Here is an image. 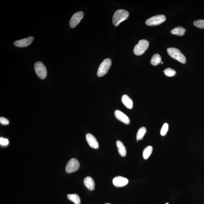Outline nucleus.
<instances>
[{
  "instance_id": "obj_7",
  "label": "nucleus",
  "mask_w": 204,
  "mask_h": 204,
  "mask_svg": "<svg viewBox=\"0 0 204 204\" xmlns=\"http://www.w3.org/2000/svg\"><path fill=\"white\" fill-rule=\"evenodd\" d=\"M80 164L77 159L73 158L70 159L67 164L66 170L68 174L73 173L79 169Z\"/></svg>"
},
{
  "instance_id": "obj_5",
  "label": "nucleus",
  "mask_w": 204,
  "mask_h": 204,
  "mask_svg": "<svg viewBox=\"0 0 204 204\" xmlns=\"http://www.w3.org/2000/svg\"><path fill=\"white\" fill-rule=\"evenodd\" d=\"M35 70L37 75L40 79H44L47 77V69L44 64L40 61L35 63Z\"/></svg>"
},
{
  "instance_id": "obj_8",
  "label": "nucleus",
  "mask_w": 204,
  "mask_h": 204,
  "mask_svg": "<svg viewBox=\"0 0 204 204\" xmlns=\"http://www.w3.org/2000/svg\"><path fill=\"white\" fill-rule=\"evenodd\" d=\"M84 17V13L81 11L77 12L72 16L70 21V26L72 28H74L77 26Z\"/></svg>"
},
{
  "instance_id": "obj_3",
  "label": "nucleus",
  "mask_w": 204,
  "mask_h": 204,
  "mask_svg": "<svg viewBox=\"0 0 204 204\" xmlns=\"http://www.w3.org/2000/svg\"><path fill=\"white\" fill-rule=\"evenodd\" d=\"M112 64V61L109 58L105 59L100 65L97 71V75L99 77H103L109 71Z\"/></svg>"
},
{
  "instance_id": "obj_4",
  "label": "nucleus",
  "mask_w": 204,
  "mask_h": 204,
  "mask_svg": "<svg viewBox=\"0 0 204 204\" xmlns=\"http://www.w3.org/2000/svg\"><path fill=\"white\" fill-rule=\"evenodd\" d=\"M149 43L146 40H141L139 41L134 48L133 52L135 55L140 56L143 54L149 47Z\"/></svg>"
},
{
  "instance_id": "obj_24",
  "label": "nucleus",
  "mask_w": 204,
  "mask_h": 204,
  "mask_svg": "<svg viewBox=\"0 0 204 204\" xmlns=\"http://www.w3.org/2000/svg\"><path fill=\"white\" fill-rule=\"evenodd\" d=\"M9 141L8 139L4 138L1 137L0 138V144L1 146H6L8 145Z\"/></svg>"
},
{
  "instance_id": "obj_15",
  "label": "nucleus",
  "mask_w": 204,
  "mask_h": 204,
  "mask_svg": "<svg viewBox=\"0 0 204 204\" xmlns=\"http://www.w3.org/2000/svg\"><path fill=\"white\" fill-rule=\"evenodd\" d=\"M116 144L118 153L122 157L126 156V149L123 143L120 141L118 140L117 141Z\"/></svg>"
},
{
  "instance_id": "obj_6",
  "label": "nucleus",
  "mask_w": 204,
  "mask_h": 204,
  "mask_svg": "<svg viewBox=\"0 0 204 204\" xmlns=\"http://www.w3.org/2000/svg\"><path fill=\"white\" fill-rule=\"evenodd\" d=\"M166 17L163 15H158L152 17L146 20V24L148 26H156L165 21Z\"/></svg>"
},
{
  "instance_id": "obj_11",
  "label": "nucleus",
  "mask_w": 204,
  "mask_h": 204,
  "mask_svg": "<svg viewBox=\"0 0 204 204\" xmlns=\"http://www.w3.org/2000/svg\"><path fill=\"white\" fill-rule=\"evenodd\" d=\"M86 139L89 145L94 149H97L99 148V144L95 137L93 135L88 133L86 135Z\"/></svg>"
},
{
  "instance_id": "obj_14",
  "label": "nucleus",
  "mask_w": 204,
  "mask_h": 204,
  "mask_svg": "<svg viewBox=\"0 0 204 204\" xmlns=\"http://www.w3.org/2000/svg\"><path fill=\"white\" fill-rule=\"evenodd\" d=\"M84 184L85 186L89 190H94L95 187V183L92 178L90 177H87L84 180Z\"/></svg>"
},
{
  "instance_id": "obj_17",
  "label": "nucleus",
  "mask_w": 204,
  "mask_h": 204,
  "mask_svg": "<svg viewBox=\"0 0 204 204\" xmlns=\"http://www.w3.org/2000/svg\"><path fill=\"white\" fill-rule=\"evenodd\" d=\"M68 199L75 204H81V199L77 194H69L67 195Z\"/></svg>"
},
{
  "instance_id": "obj_25",
  "label": "nucleus",
  "mask_w": 204,
  "mask_h": 204,
  "mask_svg": "<svg viewBox=\"0 0 204 204\" xmlns=\"http://www.w3.org/2000/svg\"><path fill=\"white\" fill-rule=\"evenodd\" d=\"M0 122L1 124L4 125H8L9 124L8 120L6 118L3 117L0 118Z\"/></svg>"
},
{
  "instance_id": "obj_22",
  "label": "nucleus",
  "mask_w": 204,
  "mask_h": 204,
  "mask_svg": "<svg viewBox=\"0 0 204 204\" xmlns=\"http://www.w3.org/2000/svg\"><path fill=\"white\" fill-rule=\"evenodd\" d=\"M194 25L198 28L204 29V20H198L194 22Z\"/></svg>"
},
{
  "instance_id": "obj_23",
  "label": "nucleus",
  "mask_w": 204,
  "mask_h": 204,
  "mask_svg": "<svg viewBox=\"0 0 204 204\" xmlns=\"http://www.w3.org/2000/svg\"><path fill=\"white\" fill-rule=\"evenodd\" d=\"M169 128V126L167 123H165L161 129L160 134L162 136H164L167 133Z\"/></svg>"
},
{
  "instance_id": "obj_21",
  "label": "nucleus",
  "mask_w": 204,
  "mask_h": 204,
  "mask_svg": "<svg viewBox=\"0 0 204 204\" xmlns=\"http://www.w3.org/2000/svg\"><path fill=\"white\" fill-rule=\"evenodd\" d=\"M165 75L169 77H172L175 76L176 74L175 70L170 68H166L164 71Z\"/></svg>"
},
{
  "instance_id": "obj_27",
  "label": "nucleus",
  "mask_w": 204,
  "mask_h": 204,
  "mask_svg": "<svg viewBox=\"0 0 204 204\" xmlns=\"http://www.w3.org/2000/svg\"><path fill=\"white\" fill-rule=\"evenodd\" d=\"M110 204L106 203V204Z\"/></svg>"
},
{
  "instance_id": "obj_10",
  "label": "nucleus",
  "mask_w": 204,
  "mask_h": 204,
  "mask_svg": "<svg viewBox=\"0 0 204 204\" xmlns=\"http://www.w3.org/2000/svg\"><path fill=\"white\" fill-rule=\"evenodd\" d=\"M129 182L127 178L117 176L115 177L113 180V183L115 186L117 187H123L126 185Z\"/></svg>"
},
{
  "instance_id": "obj_9",
  "label": "nucleus",
  "mask_w": 204,
  "mask_h": 204,
  "mask_svg": "<svg viewBox=\"0 0 204 204\" xmlns=\"http://www.w3.org/2000/svg\"><path fill=\"white\" fill-rule=\"evenodd\" d=\"M33 40H34V38L33 37L30 36L29 38L16 41L14 42V45L17 47H27L32 43Z\"/></svg>"
},
{
  "instance_id": "obj_16",
  "label": "nucleus",
  "mask_w": 204,
  "mask_h": 204,
  "mask_svg": "<svg viewBox=\"0 0 204 204\" xmlns=\"http://www.w3.org/2000/svg\"><path fill=\"white\" fill-rule=\"evenodd\" d=\"M185 32H186V30L181 27H177L171 31L172 34L179 36H183Z\"/></svg>"
},
{
  "instance_id": "obj_20",
  "label": "nucleus",
  "mask_w": 204,
  "mask_h": 204,
  "mask_svg": "<svg viewBox=\"0 0 204 204\" xmlns=\"http://www.w3.org/2000/svg\"><path fill=\"white\" fill-rule=\"evenodd\" d=\"M146 128L144 127H142L140 129L137 133V140H140L142 139L143 137H144V135H145L146 132Z\"/></svg>"
},
{
  "instance_id": "obj_1",
  "label": "nucleus",
  "mask_w": 204,
  "mask_h": 204,
  "mask_svg": "<svg viewBox=\"0 0 204 204\" xmlns=\"http://www.w3.org/2000/svg\"><path fill=\"white\" fill-rule=\"evenodd\" d=\"M129 16V12L126 10L122 9L117 10L113 16V24L115 26L117 27L121 22L126 20Z\"/></svg>"
},
{
  "instance_id": "obj_26",
  "label": "nucleus",
  "mask_w": 204,
  "mask_h": 204,
  "mask_svg": "<svg viewBox=\"0 0 204 204\" xmlns=\"http://www.w3.org/2000/svg\"><path fill=\"white\" fill-rule=\"evenodd\" d=\"M169 204L168 203H166V204Z\"/></svg>"
},
{
  "instance_id": "obj_12",
  "label": "nucleus",
  "mask_w": 204,
  "mask_h": 204,
  "mask_svg": "<svg viewBox=\"0 0 204 204\" xmlns=\"http://www.w3.org/2000/svg\"><path fill=\"white\" fill-rule=\"evenodd\" d=\"M115 116L117 119L120 121L123 122L126 125H128L130 122V121L128 117L119 110H116L115 112Z\"/></svg>"
},
{
  "instance_id": "obj_19",
  "label": "nucleus",
  "mask_w": 204,
  "mask_h": 204,
  "mask_svg": "<svg viewBox=\"0 0 204 204\" xmlns=\"http://www.w3.org/2000/svg\"><path fill=\"white\" fill-rule=\"evenodd\" d=\"M153 148L151 146H148L144 149L143 151L142 155L143 158L147 159L149 158L153 152Z\"/></svg>"
},
{
  "instance_id": "obj_13",
  "label": "nucleus",
  "mask_w": 204,
  "mask_h": 204,
  "mask_svg": "<svg viewBox=\"0 0 204 204\" xmlns=\"http://www.w3.org/2000/svg\"><path fill=\"white\" fill-rule=\"evenodd\" d=\"M121 101L123 105L129 109L132 108L133 105V102L130 98L128 96L125 94L122 96L121 98Z\"/></svg>"
},
{
  "instance_id": "obj_2",
  "label": "nucleus",
  "mask_w": 204,
  "mask_h": 204,
  "mask_svg": "<svg viewBox=\"0 0 204 204\" xmlns=\"http://www.w3.org/2000/svg\"><path fill=\"white\" fill-rule=\"evenodd\" d=\"M167 52L169 55L172 58L181 63L185 64L186 63V57L179 49L175 48H169L167 49Z\"/></svg>"
},
{
  "instance_id": "obj_18",
  "label": "nucleus",
  "mask_w": 204,
  "mask_h": 204,
  "mask_svg": "<svg viewBox=\"0 0 204 204\" xmlns=\"http://www.w3.org/2000/svg\"><path fill=\"white\" fill-rule=\"evenodd\" d=\"M161 58L160 55L158 54H155L152 57L151 63L153 66H157L161 62Z\"/></svg>"
}]
</instances>
